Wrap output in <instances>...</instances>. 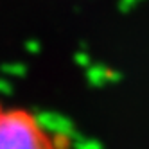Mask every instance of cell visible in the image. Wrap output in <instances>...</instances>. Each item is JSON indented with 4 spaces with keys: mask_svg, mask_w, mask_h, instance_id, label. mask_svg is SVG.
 <instances>
[{
    "mask_svg": "<svg viewBox=\"0 0 149 149\" xmlns=\"http://www.w3.org/2000/svg\"><path fill=\"white\" fill-rule=\"evenodd\" d=\"M0 149H49L25 115H0Z\"/></svg>",
    "mask_w": 149,
    "mask_h": 149,
    "instance_id": "cell-1",
    "label": "cell"
}]
</instances>
